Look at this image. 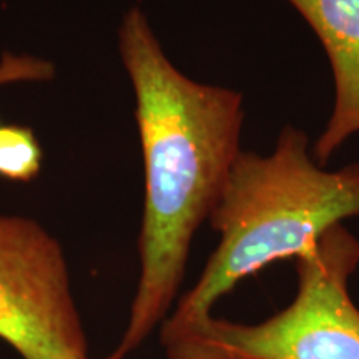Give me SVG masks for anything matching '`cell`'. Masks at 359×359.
<instances>
[{
  "label": "cell",
  "instance_id": "obj_1",
  "mask_svg": "<svg viewBox=\"0 0 359 359\" xmlns=\"http://www.w3.org/2000/svg\"><path fill=\"white\" fill-rule=\"evenodd\" d=\"M118 53L135 93L145 196L140 278L122 341L123 359L168 318L193 236L222 198L241 154L243 93L196 82L170 60L140 6L125 12Z\"/></svg>",
  "mask_w": 359,
  "mask_h": 359
},
{
  "label": "cell",
  "instance_id": "obj_2",
  "mask_svg": "<svg viewBox=\"0 0 359 359\" xmlns=\"http://www.w3.org/2000/svg\"><path fill=\"white\" fill-rule=\"evenodd\" d=\"M354 217L359 161L320 167L308 135L294 125L281 130L269 155L241 150L208 218L219 243L196 285L161 323L163 348L208 321L238 283L281 259L304 257L327 230Z\"/></svg>",
  "mask_w": 359,
  "mask_h": 359
},
{
  "label": "cell",
  "instance_id": "obj_3",
  "mask_svg": "<svg viewBox=\"0 0 359 359\" xmlns=\"http://www.w3.org/2000/svg\"><path fill=\"white\" fill-rule=\"evenodd\" d=\"M359 240L343 223L294 259L293 299L266 320L246 325L212 316L165 346L168 359H359V308L349 281Z\"/></svg>",
  "mask_w": 359,
  "mask_h": 359
},
{
  "label": "cell",
  "instance_id": "obj_4",
  "mask_svg": "<svg viewBox=\"0 0 359 359\" xmlns=\"http://www.w3.org/2000/svg\"><path fill=\"white\" fill-rule=\"evenodd\" d=\"M0 339L24 359H88L64 250L11 215H0Z\"/></svg>",
  "mask_w": 359,
  "mask_h": 359
},
{
  "label": "cell",
  "instance_id": "obj_5",
  "mask_svg": "<svg viewBox=\"0 0 359 359\" xmlns=\"http://www.w3.org/2000/svg\"><path fill=\"white\" fill-rule=\"evenodd\" d=\"M316 34L334 83V102L311 155L326 167L336 151L359 133V0H286Z\"/></svg>",
  "mask_w": 359,
  "mask_h": 359
},
{
  "label": "cell",
  "instance_id": "obj_6",
  "mask_svg": "<svg viewBox=\"0 0 359 359\" xmlns=\"http://www.w3.org/2000/svg\"><path fill=\"white\" fill-rule=\"evenodd\" d=\"M42 168V148L32 130L20 125H0V177L30 182Z\"/></svg>",
  "mask_w": 359,
  "mask_h": 359
},
{
  "label": "cell",
  "instance_id": "obj_7",
  "mask_svg": "<svg viewBox=\"0 0 359 359\" xmlns=\"http://www.w3.org/2000/svg\"><path fill=\"white\" fill-rule=\"evenodd\" d=\"M55 74L53 64L32 55H12L4 53L0 60V85L13 82H35L50 80Z\"/></svg>",
  "mask_w": 359,
  "mask_h": 359
}]
</instances>
